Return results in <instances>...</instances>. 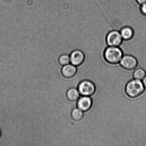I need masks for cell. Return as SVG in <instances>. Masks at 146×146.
I'll return each mask as SVG.
<instances>
[{"label": "cell", "instance_id": "6da1fadb", "mask_svg": "<svg viewBox=\"0 0 146 146\" xmlns=\"http://www.w3.org/2000/svg\"><path fill=\"white\" fill-rule=\"evenodd\" d=\"M124 53L119 47L109 46L107 47L104 51V57L109 63H119L123 56Z\"/></svg>", "mask_w": 146, "mask_h": 146}, {"label": "cell", "instance_id": "7a4b0ae2", "mask_svg": "<svg viewBox=\"0 0 146 146\" xmlns=\"http://www.w3.org/2000/svg\"><path fill=\"white\" fill-rule=\"evenodd\" d=\"M145 90L142 81L135 79L129 82L125 87V91L129 97L133 98L141 95Z\"/></svg>", "mask_w": 146, "mask_h": 146}, {"label": "cell", "instance_id": "3957f363", "mask_svg": "<svg viewBox=\"0 0 146 146\" xmlns=\"http://www.w3.org/2000/svg\"><path fill=\"white\" fill-rule=\"evenodd\" d=\"M123 41L119 31L113 30L108 33L106 38L108 46L120 47Z\"/></svg>", "mask_w": 146, "mask_h": 146}, {"label": "cell", "instance_id": "277c9868", "mask_svg": "<svg viewBox=\"0 0 146 146\" xmlns=\"http://www.w3.org/2000/svg\"><path fill=\"white\" fill-rule=\"evenodd\" d=\"M77 89L81 96H91L95 91V86L92 82L84 80L80 83Z\"/></svg>", "mask_w": 146, "mask_h": 146}, {"label": "cell", "instance_id": "5b68a950", "mask_svg": "<svg viewBox=\"0 0 146 146\" xmlns=\"http://www.w3.org/2000/svg\"><path fill=\"white\" fill-rule=\"evenodd\" d=\"M119 64L123 68L128 70H132L137 68L138 62L137 58L131 55H124Z\"/></svg>", "mask_w": 146, "mask_h": 146}, {"label": "cell", "instance_id": "8992f818", "mask_svg": "<svg viewBox=\"0 0 146 146\" xmlns=\"http://www.w3.org/2000/svg\"><path fill=\"white\" fill-rule=\"evenodd\" d=\"M70 63L77 67L84 62L85 55L83 51L79 49L74 50L70 54Z\"/></svg>", "mask_w": 146, "mask_h": 146}, {"label": "cell", "instance_id": "52a82bcc", "mask_svg": "<svg viewBox=\"0 0 146 146\" xmlns=\"http://www.w3.org/2000/svg\"><path fill=\"white\" fill-rule=\"evenodd\" d=\"M92 105V100L90 96H81L77 100V108L84 111L89 110Z\"/></svg>", "mask_w": 146, "mask_h": 146}, {"label": "cell", "instance_id": "ba28073f", "mask_svg": "<svg viewBox=\"0 0 146 146\" xmlns=\"http://www.w3.org/2000/svg\"><path fill=\"white\" fill-rule=\"evenodd\" d=\"M77 67L70 63L64 66L61 68V73L63 76L66 78H71L77 72Z\"/></svg>", "mask_w": 146, "mask_h": 146}, {"label": "cell", "instance_id": "9c48e42d", "mask_svg": "<svg viewBox=\"0 0 146 146\" xmlns=\"http://www.w3.org/2000/svg\"><path fill=\"white\" fill-rule=\"evenodd\" d=\"M119 31L124 41L129 40L134 36V30L131 27L125 26L123 27Z\"/></svg>", "mask_w": 146, "mask_h": 146}, {"label": "cell", "instance_id": "30bf717a", "mask_svg": "<svg viewBox=\"0 0 146 146\" xmlns=\"http://www.w3.org/2000/svg\"><path fill=\"white\" fill-rule=\"evenodd\" d=\"M81 96L77 88H70L66 93V97L68 99L71 101H77Z\"/></svg>", "mask_w": 146, "mask_h": 146}, {"label": "cell", "instance_id": "8fae6325", "mask_svg": "<svg viewBox=\"0 0 146 146\" xmlns=\"http://www.w3.org/2000/svg\"><path fill=\"white\" fill-rule=\"evenodd\" d=\"M84 111L76 107L71 112V117L75 121H80L84 116Z\"/></svg>", "mask_w": 146, "mask_h": 146}, {"label": "cell", "instance_id": "7c38bea8", "mask_svg": "<svg viewBox=\"0 0 146 146\" xmlns=\"http://www.w3.org/2000/svg\"><path fill=\"white\" fill-rule=\"evenodd\" d=\"M146 75L145 71L141 68H136L133 72V77L135 79L142 80Z\"/></svg>", "mask_w": 146, "mask_h": 146}, {"label": "cell", "instance_id": "4fadbf2b", "mask_svg": "<svg viewBox=\"0 0 146 146\" xmlns=\"http://www.w3.org/2000/svg\"><path fill=\"white\" fill-rule=\"evenodd\" d=\"M58 62L62 66L70 63V55L64 54L61 55L58 58Z\"/></svg>", "mask_w": 146, "mask_h": 146}, {"label": "cell", "instance_id": "5bb4252c", "mask_svg": "<svg viewBox=\"0 0 146 146\" xmlns=\"http://www.w3.org/2000/svg\"><path fill=\"white\" fill-rule=\"evenodd\" d=\"M140 10L141 14L146 16V3L141 4L140 5Z\"/></svg>", "mask_w": 146, "mask_h": 146}, {"label": "cell", "instance_id": "9a60e30c", "mask_svg": "<svg viewBox=\"0 0 146 146\" xmlns=\"http://www.w3.org/2000/svg\"><path fill=\"white\" fill-rule=\"evenodd\" d=\"M137 2L141 5L144 3H146V0H136Z\"/></svg>", "mask_w": 146, "mask_h": 146}, {"label": "cell", "instance_id": "2e32d148", "mask_svg": "<svg viewBox=\"0 0 146 146\" xmlns=\"http://www.w3.org/2000/svg\"><path fill=\"white\" fill-rule=\"evenodd\" d=\"M142 82L143 84L144 87H145V89H146V75L143 78V79L142 80Z\"/></svg>", "mask_w": 146, "mask_h": 146}, {"label": "cell", "instance_id": "e0dca14e", "mask_svg": "<svg viewBox=\"0 0 146 146\" xmlns=\"http://www.w3.org/2000/svg\"><path fill=\"white\" fill-rule=\"evenodd\" d=\"M1 130H0V138H1Z\"/></svg>", "mask_w": 146, "mask_h": 146}]
</instances>
